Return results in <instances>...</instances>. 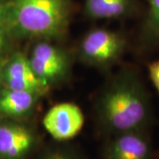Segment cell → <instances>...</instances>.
I'll use <instances>...</instances> for the list:
<instances>
[{
    "label": "cell",
    "instance_id": "cell-1",
    "mask_svg": "<svg viewBox=\"0 0 159 159\" xmlns=\"http://www.w3.org/2000/svg\"><path fill=\"white\" fill-rule=\"evenodd\" d=\"M99 126L111 135L147 131L152 122L148 92L139 74L125 67L104 87L96 105Z\"/></svg>",
    "mask_w": 159,
    "mask_h": 159
},
{
    "label": "cell",
    "instance_id": "cell-2",
    "mask_svg": "<svg viewBox=\"0 0 159 159\" xmlns=\"http://www.w3.org/2000/svg\"><path fill=\"white\" fill-rule=\"evenodd\" d=\"M69 0H9L8 28L23 37L59 39L70 23Z\"/></svg>",
    "mask_w": 159,
    "mask_h": 159
},
{
    "label": "cell",
    "instance_id": "cell-3",
    "mask_svg": "<svg viewBox=\"0 0 159 159\" xmlns=\"http://www.w3.org/2000/svg\"><path fill=\"white\" fill-rule=\"evenodd\" d=\"M126 41L122 34L105 29L88 32L79 47L80 59L89 66L104 67L119 60L124 54Z\"/></svg>",
    "mask_w": 159,
    "mask_h": 159
},
{
    "label": "cell",
    "instance_id": "cell-4",
    "mask_svg": "<svg viewBox=\"0 0 159 159\" xmlns=\"http://www.w3.org/2000/svg\"><path fill=\"white\" fill-rule=\"evenodd\" d=\"M29 61L36 76L49 88L65 79L71 66L67 52L48 40H39L35 43Z\"/></svg>",
    "mask_w": 159,
    "mask_h": 159
},
{
    "label": "cell",
    "instance_id": "cell-5",
    "mask_svg": "<svg viewBox=\"0 0 159 159\" xmlns=\"http://www.w3.org/2000/svg\"><path fill=\"white\" fill-rule=\"evenodd\" d=\"M43 125L57 142H66L76 136L84 125V115L78 105L61 102L52 106L44 115Z\"/></svg>",
    "mask_w": 159,
    "mask_h": 159
},
{
    "label": "cell",
    "instance_id": "cell-6",
    "mask_svg": "<svg viewBox=\"0 0 159 159\" xmlns=\"http://www.w3.org/2000/svg\"><path fill=\"white\" fill-rule=\"evenodd\" d=\"M37 144V135L28 125L0 123V159H25Z\"/></svg>",
    "mask_w": 159,
    "mask_h": 159
},
{
    "label": "cell",
    "instance_id": "cell-7",
    "mask_svg": "<svg viewBox=\"0 0 159 159\" xmlns=\"http://www.w3.org/2000/svg\"><path fill=\"white\" fill-rule=\"evenodd\" d=\"M102 159H155L147 131L113 135L103 149Z\"/></svg>",
    "mask_w": 159,
    "mask_h": 159
},
{
    "label": "cell",
    "instance_id": "cell-8",
    "mask_svg": "<svg viewBox=\"0 0 159 159\" xmlns=\"http://www.w3.org/2000/svg\"><path fill=\"white\" fill-rule=\"evenodd\" d=\"M3 80L7 89L29 91L41 97L45 95L50 89L34 74L29 57L21 53L14 54L6 64L3 70Z\"/></svg>",
    "mask_w": 159,
    "mask_h": 159
},
{
    "label": "cell",
    "instance_id": "cell-9",
    "mask_svg": "<svg viewBox=\"0 0 159 159\" xmlns=\"http://www.w3.org/2000/svg\"><path fill=\"white\" fill-rule=\"evenodd\" d=\"M40 97L36 93L6 88L0 93V114L8 118H25L32 113Z\"/></svg>",
    "mask_w": 159,
    "mask_h": 159
},
{
    "label": "cell",
    "instance_id": "cell-10",
    "mask_svg": "<svg viewBox=\"0 0 159 159\" xmlns=\"http://www.w3.org/2000/svg\"><path fill=\"white\" fill-rule=\"evenodd\" d=\"M134 8V0H85L86 14L95 20L125 17Z\"/></svg>",
    "mask_w": 159,
    "mask_h": 159
},
{
    "label": "cell",
    "instance_id": "cell-11",
    "mask_svg": "<svg viewBox=\"0 0 159 159\" xmlns=\"http://www.w3.org/2000/svg\"><path fill=\"white\" fill-rule=\"evenodd\" d=\"M148 11L142 29L143 39L159 43V0H148Z\"/></svg>",
    "mask_w": 159,
    "mask_h": 159
},
{
    "label": "cell",
    "instance_id": "cell-12",
    "mask_svg": "<svg viewBox=\"0 0 159 159\" xmlns=\"http://www.w3.org/2000/svg\"><path fill=\"white\" fill-rule=\"evenodd\" d=\"M41 159H81L71 148L57 147L48 150Z\"/></svg>",
    "mask_w": 159,
    "mask_h": 159
},
{
    "label": "cell",
    "instance_id": "cell-13",
    "mask_svg": "<svg viewBox=\"0 0 159 159\" xmlns=\"http://www.w3.org/2000/svg\"><path fill=\"white\" fill-rule=\"evenodd\" d=\"M148 75L156 89L159 93V59L149 63L148 66Z\"/></svg>",
    "mask_w": 159,
    "mask_h": 159
},
{
    "label": "cell",
    "instance_id": "cell-14",
    "mask_svg": "<svg viewBox=\"0 0 159 159\" xmlns=\"http://www.w3.org/2000/svg\"><path fill=\"white\" fill-rule=\"evenodd\" d=\"M8 21H9V1L6 2L0 0V27L5 26L8 28Z\"/></svg>",
    "mask_w": 159,
    "mask_h": 159
},
{
    "label": "cell",
    "instance_id": "cell-15",
    "mask_svg": "<svg viewBox=\"0 0 159 159\" xmlns=\"http://www.w3.org/2000/svg\"><path fill=\"white\" fill-rule=\"evenodd\" d=\"M6 29H7V27L2 26L0 27V54L4 51L6 45Z\"/></svg>",
    "mask_w": 159,
    "mask_h": 159
}]
</instances>
